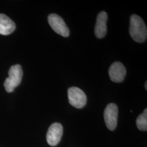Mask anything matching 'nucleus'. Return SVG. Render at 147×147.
<instances>
[{"mask_svg":"<svg viewBox=\"0 0 147 147\" xmlns=\"http://www.w3.org/2000/svg\"><path fill=\"white\" fill-rule=\"evenodd\" d=\"M48 22L53 30L62 37H68L70 31L63 19L56 14L48 16Z\"/></svg>","mask_w":147,"mask_h":147,"instance_id":"20e7f679","label":"nucleus"},{"mask_svg":"<svg viewBox=\"0 0 147 147\" xmlns=\"http://www.w3.org/2000/svg\"><path fill=\"white\" fill-rule=\"evenodd\" d=\"M9 77L5 79L4 87L5 90L11 93L21 83L23 71L21 65L16 64L11 66L8 71Z\"/></svg>","mask_w":147,"mask_h":147,"instance_id":"f03ea898","label":"nucleus"},{"mask_svg":"<svg viewBox=\"0 0 147 147\" xmlns=\"http://www.w3.org/2000/svg\"><path fill=\"white\" fill-rule=\"evenodd\" d=\"M14 22L7 16L0 14V34L2 35H8L13 33L16 29Z\"/></svg>","mask_w":147,"mask_h":147,"instance_id":"1a4fd4ad","label":"nucleus"},{"mask_svg":"<svg viewBox=\"0 0 147 147\" xmlns=\"http://www.w3.org/2000/svg\"><path fill=\"white\" fill-rule=\"evenodd\" d=\"M136 125L138 129L141 131L147 130V109L139 115L136 119Z\"/></svg>","mask_w":147,"mask_h":147,"instance_id":"9d476101","label":"nucleus"},{"mask_svg":"<svg viewBox=\"0 0 147 147\" xmlns=\"http://www.w3.org/2000/svg\"><path fill=\"white\" fill-rule=\"evenodd\" d=\"M129 33L136 42H144L147 39V27L140 16L136 14L131 16Z\"/></svg>","mask_w":147,"mask_h":147,"instance_id":"f257e3e1","label":"nucleus"},{"mask_svg":"<svg viewBox=\"0 0 147 147\" xmlns=\"http://www.w3.org/2000/svg\"><path fill=\"white\" fill-rule=\"evenodd\" d=\"M118 116V107L115 103L107 105L104 111V119L106 125L110 130H114L117 125Z\"/></svg>","mask_w":147,"mask_h":147,"instance_id":"39448f33","label":"nucleus"},{"mask_svg":"<svg viewBox=\"0 0 147 147\" xmlns=\"http://www.w3.org/2000/svg\"><path fill=\"white\" fill-rule=\"evenodd\" d=\"M69 104L77 109L84 107L87 103V96L84 92L76 87H72L68 90Z\"/></svg>","mask_w":147,"mask_h":147,"instance_id":"7ed1b4c3","label":"nucleus"},{"mask_svg":"<svg viewBox=\"0 0 147 147\" xmlns=\"http://www.w3.org/2000/svg\"><path fill=\"white\" fill-rule=\"evenodd\" d=\"M63 126L59 123H55L49 127L47 134V141L51 146L57 145L61 141L63 135Z\"/></svg>","mask_w":147,"mask_h":147,"instance_id":"423d86ee","label":"nucleus"},{"mask_svg":"<svg viewBox=\"0 0 147 147\" xmlns=\"http://www.w3.org/2000/svg\"><path fill=\"white\" fill-rule=\"evenodd\" d=\"M108 16L106 12L102 11L99 13L96 18V22L95 26V35L96 38L101 39L105 37L107 33L106 22Z\"/></svg>","mask_w":147,"mask_h":147,"instance_id":"6e6552de","label":"nucleus"},{"mask_svg":"<svg viewBox=\"0 0 147 147\" xmlns=\"http://www.w3.org/2000/svg\"><path fill=\"white\" fill-rule=\"evenodd\" d=\"M147 81H146V84H145V88H146V90H147Z\"/></svg>","mask_w":147,"mask_h":147,"instance_id":"9b49d317","label":"nucleus"},{"mask_svg":"<svg viewBox=\"0 0 147 147\" xmlns=\"http://www.w3.org/2000/svg\"><path fill=\"white\" fill-rule=\"evenodd\" d=\"M126 73V69L120 62H115L112 63L109 70V74L111 81L116 83L123 82Z\"/></svg>","mask_w":147,"mask_h":147,"instance_id":"0eeeda50","label":"nucleus"}]
</instances>
